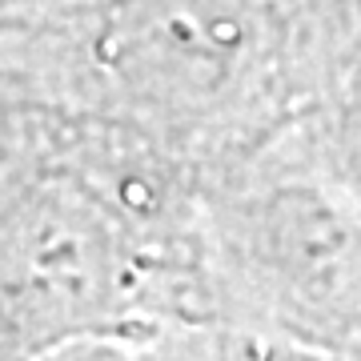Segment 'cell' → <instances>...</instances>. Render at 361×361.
Instances as JSON below:
<instances>
[{
    "mask_svg": "<svg viewBox=\"0 0 361 361\" xmlns=\"http://www.w3.org/2000/svg\"><path fill=\"white\" fill-rule=\"evenodd\" d=\"M0 357H209L185 289L56 153L28 77L0 145Z\"/></svg>",
    "mask_w": 361,
    "mask_h": 361,
    "instance_id": "2",
    "label": "cell"
},
{
    "mask_svg": "<svg viewBox=\"0 0 361 361\" xmlns=\"http://www.w3.org/2000/svg\"><path fill=\"white\" fill-rule=\"evenodd\" d=\"M357 32L361 0H77L0 49L49 101L213 173L301 129Z\"/></svg>",
    "mask_w": 361,
    "mask_h": 361,
    "instance_id": "1",
    "label": "cell"
},
{
    "mask_svg": "<svg viewBox=\"0 0 361 361\" xmlns=\"http://www.w3.org/2000/svg\"><path fill=\"white\" fill-rule=\"evenodd\" d=\"M65 4H77V0H0V16L20 32V28H28L37 16L52 13V8H65Z\"/></svg>",
    "mask_w": 361,
    "mask_h": 361,
    "instance_id": "5",
    "label": "cell"
},
{
    "mask_svg": "<svg viewBox=\"0 0 361 361\" xmlns=\"http://www.w3.org/2000/svg\"><path fill=\"white\" fill-rule=\"evenodd\" d=\"M313 153L345 180L361 201V32L325 104L301 125Z\"/></svg>",
    "mask_w": 361,
    "mask_h": 361,
    "instance_id": "4",
    "label": "cell"
},
{
    "mask_svg": "<svg viewBox=\"0 0 361 361\" xmlns=\"http://www.w3.org/2000/svg\"><path fill=\"white\" fill-rule=\"evenodd\" d=\"M205 233L237 357H361V201L301 129L205 173Z\"/></svg>",
    "mask_w": 361,
    "mask_h": 361,
    "instance_id": "3",
    "label": "cell"
},
{
    "mask_svg": "<svg viewBox=\"0 0 361 361\" xmlns=\"http://www.w3.org/2000/svg\"><path fill=\"white\" fill-rule=\"evenodd\" d=\"M13 32H16V28L8 25V20H4V16H0V40H4V37H13Z\"/></svg>",
    "mask_w": 361,
    "mask_h": 361,
    "instance_id": "6",
    "label": "cell"
}]
</instances>
